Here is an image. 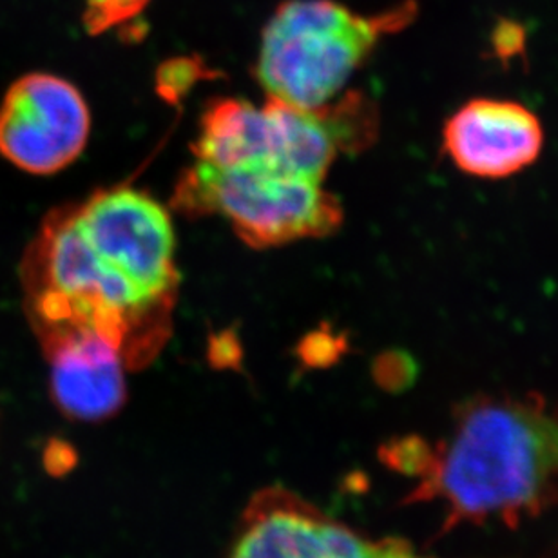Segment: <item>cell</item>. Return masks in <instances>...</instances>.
I'll return each mask as SVG.
<instances>
[{
	"instance_id": "8992f818",
	"label": "cell",
	"mask_w": 558,
	"mask_h": 558,
	"mask_svg": "<svg viewBox=\"0 0 558 558\" xmlns=\"http://www.w3.org/2000/svg\"><path fill=\"white\" fill-rule=\"evenodd\" d=\"M229 558H418L403 538L372 541L283 486L248 500Z\"/></svg>"
},
{
	"instance_id": "277c9868",
	"label": "cell",
	"mask_w": 558,
	"mask_h": 558,
	"mask_svg": "<svg viewBox=\"0 0 558 558\" xmlns=\"http://www.w3.org/2000/svg\"><path fill=\"white\" fill-rule=\"evenodd\" d=\"M185 215H218L254 248L323 238L338 231L343 209L322 183L270 169H221L196 161L174 191Z\"/></svg>"
},
{
	"instance_id": "7a4b0ae2",
	"label": "cell",
	"mask_w": 558,
	"mask_h": 558,
	"mask_svg": "<svg viewBox=\"0 0 558 558\" xmlns=\"http://www.w3.org/2000/svg\"><path fill=\"white\" fill-rule=\"evenodd\" d=\"M32 327L40 343L75 332H97L138 371L160 352L171 305L142 294L95 253L75 220L59 209L44 221L21 267Z\"/></svg>"
},
{
	"instance_id": "4fadbf2b",
	"label": "cell",
	"mask_w": 558,
	"mask_h": 558,
	"mask_svg": "<svg viewBox=\"0 0 558 558\" xmlns=\"http://www.w3.org/2000/svg\"><path fill=\"white\" fill-rule=\"evenodd\" d=\"M374 377L379 387L398 392L409 387L410 379H414V365L410 363L409 355L385 354L374 366Z\"/></svg>"
},
{
	"instance_id": "8fae6325",
	"label": "cell",
	"mask_w": 558,
	"mask_h": 558,
	"mask_svg": "<svg viewBox=\"0 0 558 558\" xmlns=\"http://www.w3.org/2000/svg\"><path fill=\"white\" fill-rule=\"evenodd\" d=\"M432 442L418 435L393 437L379 446L377 457L385 466L409 477L418 478L428 466Z\"/></svg>"
},
{
	"instance_id": "30bf717a",
	"label": "cell",
	"mask_w": 558,
	"mask_h": 558,
	"mask_svg": "<svg viewBox=\"0 0 558 558\" xmlns=\"http://www.w3.org/2000/svg\"><path fill=\"white\" fill-rule=\"evenodd\" d=\"M278 128L269 100L262 108L242 98L209 104L193 153L221 169H275Z\"/></svg>"
},
{
	"instance_id": "9c48e42d",
	"label": "cell",
	"mask_w": 558,
	"mask_h": 558,
	"mask_svg": "<svg viewBox=\"0 0 558 558\" xmlns=\"http://www.w3.org/2000/svg\"><path fill=\"white\" fill-rule=\"evenodd\" d=\"M49 393L62 415L76 423H104L128 401L124 357L97 332H75L44 344Z\"/></svg>"
},
{
	"instance_id": "6da1fadb",
	"label": "cell",
	"mask_w": 558,
	"mask_h": 558,
	"mask_svg": "<svg viewBox=\"0 0 558 558\" xmlns=\"http://www.w3.org/2000/svg\"><path fill=\"white\" fill-rule=\"evenodd\" d=\"M417 481L403 505L440 502L439 537L461 524L537 519L558 505V403L537 392L462 399Z\"/></svg>"
},
{
	"instance_id": "3957f363",
	"label": "cell",
	"mask_w": 558,
	"mask_h": 558,
	"mask_svg": "<svg viewBox=\"0 0 558 558\" xmlns=\"http://www.w3.org/2000/svg\"><path fill=\"white\" fill-rule=\"evenodd\" d=\"M414 15L412 2L363 16L333 0H287L265 26L256 76L269 98L319 111L381 37L403 29Z\"/></svg>"
},
{
	"instance_id": "9a60e30c",
	"label": "cell",
	"mask_w": 558,
	"mask_h": 558,
	"mask_svg": "<svg viewBox=\"0 0 558 558\" xmlns=\"http://www.w3.org/2000/svg\"><path fill=\"white\" fill-rule=\"evenodd\" d=\"M494 48L500 59H513L524 49V29L515 22H500L494 33Z\"/></svg>"
},
{
	"instance_id": "ba28073f",
	"label": "cell",
	"mask_w": 558,
	"mask_h": 558,
	"mask_svg": "<svg viewBox=\"0 0 558 558\" xmlns=\"http://www.w3.org/2000/svg\"><path fill=\"white\" fill-rule=\"evenodd\" d=\"M544 130L526 106L500 98H473L442 128V149L470 177L499 180L537 161Z\"/></svg>"
},
{
	"instance_id": "5b68a950",
	"label": "cell",
	"mask_w": 558,
	"mask_h": 558,
	"mask_svg": "<svg viewBox=\"0 0 558 558\" xmlns=\"http://www.w3.org/2000/svg\"><path fill=\"white\" fill-rule=\"evenodd\" d=\"M82 234L102 262L150 300L171 305L177 295V240L171 216L149 194L108 189L76 205Z\"/></svg>"
},
{
	"instance_id": "5bb4252c",
	"label": "cell",
	"mask_w": 558,
	"mask_h": 558,
	"mask_svg": "<svg viewBox=\"0 0 558 558\" xmlns=\"http://www.w3.org/2000/svg\"><path fill=\"white\" fill-rule=\"evenodd\" d=\"M44 472L49 477L62 478L78 466V451L75 445L62 437H51L43 450Z\"/></svg>"
},
{
	"instance_id": "7c38bea8",
	"label": "cell",
	"mask_w": 558,
	"mask_h": 558,
	"mask_svg": "<svg viewBox=\"0 0 558 558\" xmlns=\"http://www.w3.org/2000/svg\"><path fill=\"white\" fill-rule=\"evenodd\" d=\"M147 4L149 0H86L84 22L87 32L93 35L109 32L138 16Z\"/></svg>"
},
{
	"instance_id": "52a82bcc",
	"label": "cell",
	"mask_w": 558,
	"mask_h": 558,
	"mask_svg": "<svg viewBox=\"0 0 558 558\" xmlns=\"http://www.w3.org/2000/svg\"><path fill=\"white\" fill-rule=\"evenodd\" d=\"M92 130L86 100L73 84L22 76L0 106V155L32 174H54L81 156Z\"/></svg>"
}]
</instances>
